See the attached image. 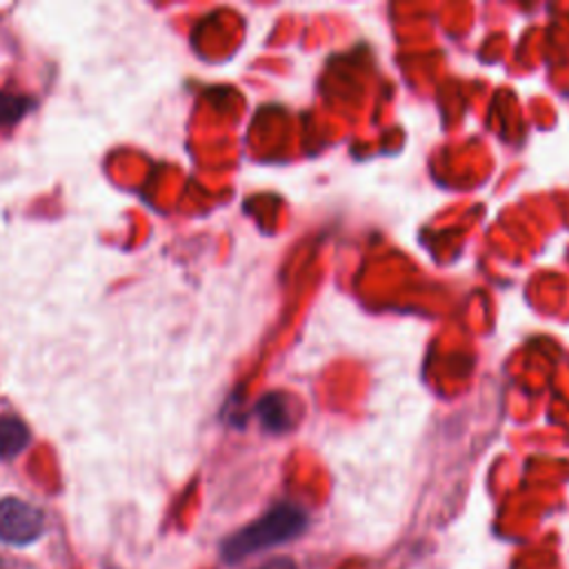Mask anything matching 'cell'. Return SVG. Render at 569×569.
Segmentation results:
<instances>
[{
	"mask_svg": "<svg viewBox=\"0 0 569 569\" xmlns=\"http://www.w3.org/2000/svg\"><path fill=\"white\" fill-rule=\"evenodd\" d=\"M307 529V513L291 505L280 502L262 513L258 520L238 529L222 542V558L227 562H240L247 556L260 553L276 545L298 538Z\"/></svg>",
	"mask_w": 569,
	"mask_h": 569,
	"instance_id": "cell-1",
	"label": "cell"
},
{
	"mask_svg": "<svg viewBox=\"0 0 569 569\" xmlns=\"http://www.w3.org/2000/svg\"><path fill=\"white\" fill-rule=\"evenodd\" d=\"M44 533V513L31 502L7 496L0 498V542L27 547Z\"/></svg>",
	"mask_w": 569,
	"mask_h": 569,
	"instance_id": "cell-2",
	"label": "cell"
},
{
	"mask_svg": "<svg viewBox=\"0 0 569 569\" xmlns=\"http://www.w3.org/2000/svg\"><path fill=\"white\" fill-rule=\"evenodd\" d=\"M256 413L267 431H287L293 425V413L289 407V400L282 393H267L260 398Z\"/></svg>",
	"mask_w": 569,
	"mask_h": 569,
	"instance_id": "cell-3",
	"label": "cell"
},
{
	"mask_svg": "<svg viewBox=\"0 0 569 569\" xmlns=\"http://www.w3.org/2000/svg\"><path fill=\"white\" fill-rule=\"evenodd\" d=\"M31 433L18 416H0V458H16L29 445Z\"/></svg>",
	"mask_w": 569,
	"mask_h": 569,
	"instance_id": "cell-4",
	"label": "cell"
},
{
	"mask_svg": "<svg viewBox=\"0 0 569 569\" xmlns=\"http://www.w3.org/2000/svg\"><path fill=\"white\" fill-rule=\"evenodd\" d=\"M33 107H36V102L29 96L0 91V127L18 124Z\"/></svg>",
	"mask_w": 569,
	"mask_h": 569,
	"instance_id": "cell-5",
	"label": "cell"
},
{
	"mask_svg": "<svg viewBox=\"0 0 569 569\" xmlns=\"http://www.w3.org/2000/svg\"><path fill=\"white\" fill-rule=\"evenodd\" d=\"M258 569H298V565L291 558H273V560L260 565Z\"/></svg>",
	"mask_w": 569,
	"mask_h": 569,
	"instance_id": "cell-6",
	"label": "cell"
}]
</instances>
